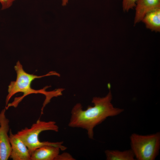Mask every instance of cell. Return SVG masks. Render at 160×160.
Returning <instances> with one entry per match:
<instances>
[{"instance_id": "ba28073f", "label": "cell", "mask_w": 160, "mask_h": 160, "mask_svg": "<svg viewBox=\"0 0 160 160\" xmlns=\"http://www.w3.org/2000/svg\"><path fill=\"white\" fill-rule=\"evenodd\" d=\"M60 149L51 145H45L34 150L31 154V160H55Z\"/></svg>"}, {"instance_id": "7c38bea8", "label": "cell", "mask_w": 160, "mask_h": 160, "mask_svg": "<svg viewBox=\"0 0 160 160\" xmlns=\"http://www.w3.org/2000/svg\"><path fill=\"white\" fill-rule=\"evenodd\" d=\"M71 155L68 153L64 152L59 154L55 159V160H75Z\"/></svg>"}, {"instance_id": "8fae6325", "label": "cell", "mask_w": 160, "mask_h": 160, "mask_svg": "<svg viewBox=\"0 0 160 160\" xmlns=\"http://www.w3.org/2000/svg\"><path fill=\"white\" fill-rule=\"evenodd\" d=\"M138 0H122V7L124 11L128 12L135 7Z\"/></svg>"}, {"instance_id": "3957f363", "label": "cell", "mask_w": 160, "mask_h": 160, "mask_svg": "<svg viewBox=\"0 0 160 160\" xmlns=\"http://www.w3.org/2000/svg\"><path fill=\"white\" fill-rule=\"evenodd\" d=\"M59 129L54 121H45L39 119L30 128L25 127L18 131L16 134L26 145L31 154L36 149L45 145L57 147L63 151L66 150L67 147L63 145V142H41L39 139V136L42 132L50 130L57 132Z\"/></svg>"}, {"instance_id": "4fadbf2b", "label": "cell", "mask_w": 160, "mask_h": 160, "mask_svg": "<svg viewBox=\"0 0 160 160\" xmlns=\"http://www.w3.org/2000/svg\"><path fill=\"white\" fill-rule=\"evenodd\" d=\"M16 0H0L1 5V10H3L9 8L12 5L13 2Z\"/></svg>"}, {"instance_id": "7a4b0ae2", "label": "cell", "mask_w": 160, "mask_h": 160, "mask_svg": "<svg viewBox=\"0 0 160 160\" xmlns=\"http://www.w3.org/2000/svg\"><path fill=\"white\" fill-rule=\"evenodd\" d=\"M17 73L15 81H11L8 86L7 95L5 100V108L7 109L9 107H16L18 104L26 96L33 93H41L44 95L46 99L41 109V112L45 105L49 102L50 100L54 97L62 95L63 89H58L52 91H47L46 89L49 87L47 86L43 89L35 90L31 87V82L35 79L50 75L59 76V74L55 71H51L47 74L38 76L31 74L26 72L24 70L22 65L18 61L14 67Z\"/></svg>"}, {"instance_id": "8992f818", "label": "cell", "mask_w": 160, "mask_h": 160, "mask_svg": "<svg viewBox=\"0 0 160 160\" xmlns=\"http://www.w3.org/2000/svg\"><path fill=\"white\" fill-rule=\"evenodd\" d=\"M9 133L11 147L9 158L13 160H31V153L24 143L11 129Z\"/></svg>"}, {"instance_id": "52a82bcc", "label": "cell", "mask_w": 160, "mask_h": 160, "mask_svg": "<svg viewBox=\"0 0 160 160\" xmlns=\"http://www.w3.org/2000/svg\"><path fill=\"white\" fill-rule=\"evenodd\" d=\"M135 7V25L141 21L147 13L160 8V0H138Z\"/></svg>"}, {"instance_id": "9c48e42d", "label": "cell", "mask_w": 160, "mask_h": 160, "mask_svg": "<svg viewBox=\"0 0 160 160\" xmlns=\"http://www.w3.org/2000/svg\"><path fill=\"white\" fill-rule=\"evenodd\" d=\"M141 21L146 28L156 32H160V8L151 11L146 14Z\"/></svg>"}, {"instance_id": "30bf717a", "label": "cell", "mask_w": 160, "mask_h": 160, "mask_svg": "<svg viewBox=\"0 0 160 160\" xmlns=\"http://www.w3.org/2000/svg\"><path fill=\"white\" fill-rule=\"evenodd\" d=\"M107 160H135L134 154L131 149L124 151L106 150L105 151Z\"/></svg>"}, {"instance_id": "6da1fadb", "label": "cell", "mask_w": 160, "mask_h": 160, "mask_svg": "<svg viewBox=\"0 0 160 160\" xmlns=\"http://www.w3.org/2000/svg\"><path fill=\"white\" fill-rule=\"evenodd\" d=\"M112 95L110 90L105 97H95L92 103L93 106H88L83 110L81 103L76 104L72 108L68 126L85 129L89 138L94 139V129L108 117L117 116L122 112L123 109L116 108L111 101Z\"/></svg>"}, {"instance_id": "5b68a950", "label": "cell", "mask_w": 160, "mask_h": 160, "mask_svg": "<svg viewBox=\"0 0 160 160\" xmlns=\"http://www.w3.org/2000/svg\"><path fill=\"white\" fill-rule=\"evenodd\" d=\"M6 109L0 112V160H7L11 151L9 136V121L5 115Z\"/></svg>"}, {"instance_id": "277c9868", "label": "cell", "mask_w": 160, "mask_h": 160, "mask_svg": "<svg viewBox=\"0 0 160 160\" xmlns=\"http://www.w3.org/2000/svg\"><path fill=\"white\" fill-rule=\"evenodd\" d=\"M130 149L136 160H154L160 148V133L141 135L135 133L130 137Z\"/></svg>"}, {"instance_id": "5bb4252c", "label": "cell", "mask_w": 160, "mask_h": 160, "mask_svg": "<svg viewBox=\"0 0 160 160\" xmlns=\"http://www.w3.org/2000/svg\"><path fill=\"white\" fill-rule=\"evenodd\" d=\"M68 0H62V5L63 6H66L68 2Z\"/></svg>"}]
</instances>
